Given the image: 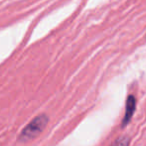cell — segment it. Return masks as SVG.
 <instances>
[{"mask_svg": "<svg viewBox=\"0 0 146 146\" xmlns=\"http://www.w3.org/2000/svg\"><path fill=\"white\" fill-rule=\"evenodd\" d=\"M111 146H129V138L127 136H121L117 138Z\"/></svg>", "mask_w": 146, "mask_h": 146, "instance_id": "cell-3", "label": "cell"}, {"mask_svg": "<svg viewBox=\"0 0 146 146\" xmlns=\"http://www.w3.org/2000/svg\"><path fill=\"white\" fill-rule=\"evenodd\" d=\"M136 108V99L133 95H129L127 97V100H126V108H125V115H124V118L122 120V126H126L131 120L132 116L134 114V111H135Z\"/></svg>", "mask_w": 146, "mask_h": 146, "instance_id": "cell-2", "label": "cell"}, {"mask_svg": "<svg viewBox=\"0 0 146 146\" xmlns=\"http://www.w3.org/2000/svg\"><path fill=\"white\" fill-rule=\"evenodd\" d=\"M47 123H48V117L45 114H40V115L36 116L21 131L19 140L22 142H25L36 138L44 130Z\"/></svg>", "mask_w": 146, "mask_h": 146, "instance_id": "cell-1", "label": "cell"}]
</instances>
